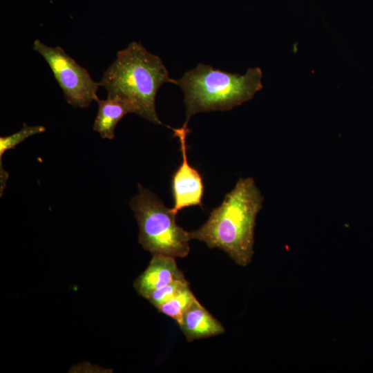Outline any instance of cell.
<instances>
[{
  "instance_id": "cell-1",
  "label": "cell",
  "mask_w": 373,
  "mask_h": 373,
  "mask_svg": "<svg viewBox=\"0 0 373 373\" xmlns=\"http://www.w3.org/2000/svg\"><path fill=\"white\" fill-rule=\"evenodd\" d=\"M264 198L254 180L240 178L213 209L208 220L190 238L204 242L209 248L226 252L240 266H247L254 254V228Z\"/></svg>"
},
{
  "instance_id": "cell-2",
  "label": "cell",
  "mask_w": 373,
  "mask_h": 373,
  "mask_svg": "<svg viewBox=\"0 0 373 373\" xmlns=\"http://www.w3.org/2000/svg\"><path fill=\"white\" fill-rule=\"evenodd\" d=\"M165 83L175 84L160 57L136 41L117 52L116 59L104 72L100 86L107 97L124 102L135 113L155 124L163 125L155 110V97Z\"/></svg>"
},
{
  "instance_id": "cell-3",
  "label": "cell",
  "mask_w": 373,
  "mask_h": 373,
  "mask_svg": "<svg viewBox=\"0 0 373 373\" xmlns=\"http://www.w3.org/2000/svg\"><path fill=\"white\" fill-rule=\"evenodd\" d=\"M262 76L259 67L250 68L245 75H240L199 64L175 79L184 93V124H187L197 113L228 111L250 100L262 88Z\"/></svg>"
},
{
  "instance_id": "cell-4",
  "label": "cell",
  "mask_w": 373,
  "mask_h": 373,
  "mask_svg": "<svg viewBox=\"0 0 373 373\" xmlns=\"http://www.w3.org/2000/svg\"><path fill=\"white\" fill-rule=\"evenodd\" d=\"M139 227V243L152 255L185 258L190 251L189 232L178 226L176 214L150 190L138 185L130 202Z\"/></svg>"
},
{
  "instance_id": "cell-5",
  "label": "cell",
  "mask_w": 373,
  "mask_h": 373,
  "mask_svg": "<svg viewBox=\"0 0 373 373\" xmlns=\"http://www.w3.org/2000/svg\"><path fill=\"white\" fill-rule=\"evenodd\" d=\"M33 50L49 66L66 102L75 108L88 107L97 96L99 82L94 81L88 71L60 46L51 47L36 39Z\"/></svg>"
},
{
  "instance_id": "cell-6",
  "label": "cell",
  "mask_w": 373,
  "mask_h": 373,
  "mask_svg": "<svg viewBox=\"0 0 373 373\" xmlns=\"http://www.w3.org/2000/svg\"><path fill=\"white\" fill-rule=\"evenodd\" d=\"M172 129L174 136L179 140L182 158L172 178L173 207L171 210L177 214L186 207L202 205L204 183L200 172L188 161L186 137L190 129L187 124Z\"/></svg>"
},
{
  "instance_id": "cell-7",
  "label": "cell",
  "mask_w": 373,
  "mask_h": 373,
  "mask_svg": "<svg viewBox=\"0 0 373 373\" xmlns=\"http://www.w3.org/2000/svg\"><path fill=\"white\" fill-rule=\"evenodd\" d=\"M184 278L175 258L155 254L147 268L134 280L133 287L139 295L147 299L154 291Z\"/></svg>"
},
{
  "instance_id": "cell-8",
  "label": "cell",
  "mask_w": 373,
  "mask_h": 373,
  "mask_svg": "<svg viewBox=\"0 0 373 373\" xmlns=\"http://www.w3.org/2000/svg\"><path fill=\"white\" fill-rule=\"evenodd\" d=\"M188 342L222 334L225 329L196 299L178 323Z\"/></svg>"
},
{
  "instance_id": "cell-9",
  "label": "cell",
  "mask_w": 373,
  "mask_h": 373,
  "mask_svg": "<svg viewBox=\"0 0 373 373\" xmlns=\"http://www.w3.org/2000/svg\"><path fill=\"white\" fill-rule=\"evenodd\" d=\"M94 101L98 104V111L94 122L93 130L104 139L115 137V129L118 122L128 113V107L117 99L107 97L101 99L95 96Z\"/></svg>"
},
{
  "instance_id": "cell-10",
  "label": "cell",
  "mask_w": 373,
  "mask_h": 373,
  "mask_svg": "<svg viewBox=\"0 0 373 373\" xmlns=\"http://www.w3.org/2000/svg\"><path fill=\"white\" fill-rule=\"evenodd\" d=\"M196 299L188 285L157 309L159 312L173 319L178 324L184 312Z\"/></svg>"
},
{
  "instance_id": "cell-11",
  "label": "cell",
  "mask_w": 373,
  "mask_h": 373,
  "mask_svg": "<svg viewBox=\"0 0 373 373\" xmlns=\"http://www.w3.org/2000/svg\"><path fill=\"white\" fill-rule=\"evenodd\" d=\"M46 131L43 126H29L27 124H23L22 128L17 132L4 137H0V163L2 160V155L10 149L24 141L28 137L43 133Z\"/></svg>"
},
{
  "instance_id": "cell-12",
  "label": "cell",
  "mask_w": 373,
  "mask_h": 373,
  "mask_svg": "<svg viewBox=\"0 0 373 373\" xmlns=\"http://www.w3.org/2000/svg\"><path fill=\"white\" fill-rule=\"evenodd\" d=\"M188 285L189 283L186 278L173 281L164 287L154 291L146 300L157 309Z\"/></svg>"
}]
</instances>
